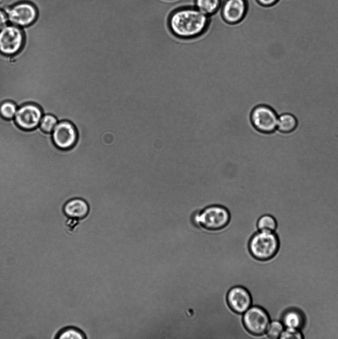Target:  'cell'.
<instances>
[{"label": "cell", "mask_w": 338, "mask_h": 339, "mask_svg": "<svg viewBox=\"0 0 338 339\" xmlns=\"http://www.w3.org/2000/svg\"><path fill=\"white\" fill-rule=\"evenodd\" d=\"M210 17L194 6H185L173 10L168 18V26L176 37L193 39L204 33L208 28Z\"/></svg>", "instance_id": "cell-1"}, {"label": "cell", "mask_w": 338, "mask_h": 339, "mask_svg": "<svg viewBox=\"0 0 338 339\" xmlns=\"http://www.w3.org/2000/svg\"><path fill=\"white\" fill-rule=\"evenodd\" d=\"M230 219L231 214L227 207L214 203L193 212L190 215V221L194 227L216 231L226 227Z\"/></svg>", "instance_id": "cell-2"}, {"label": "cell", "mask_w": 338, "mask_h": 339, "mask_svg": "<svg viewBox=\"0 0 338 339\" xmlns=\"http://www.w3.org/2000/svg\"><path fill=\"white\" fill-rule=\"evenodd\" d=\"M280 243L279 238L275 232L258 230L251 238L249 249L255 259L267 261L277 255Z\"/></svg>", "instance_id": "cell-3"}, {"label": "cell", "mask_w": 338, "mask_h": 339, "mask_svg": "<svg viewBox=\"0 0 338 339\" xmlns=\"http://www.w3.org/2000/svg\"><path fill=\"white\" fill-rule=\"evenodd\" d=\"M242 321L247 331L257 339L267 338L266 332L271 319L264 308L252 305L242 314Z\"/></svg>", "instance_id": "cell-4"}, {"label": "cell", "mask_w": 338, "mask_h": 339, "mask_svg": "<svg viewBox=\"0 0 338 339\" xmlns=\"http://www.w3.org/2000/svg\"><path fill=\"white\" fill-rule=\"evenodd\" d=\"M278 117L273 108L266 104L255 107L250 114V121L256 130L271 134L277 130Z\"/></svg>", "instance_id": "cell-5"}, {"label": "cell", "mask_w": 338, "mask_h": 339, "mask_svg": "<svg viewBox=\"0 0 338 339\" xmlns=\"http://www.w3.org/2000/svg\"><path fill=\"white\" fill-rule=\"evenodd\" d=\"M10 24L19 27L29 26L37 17V10L32 3L21 1L3 9Z\"/></svg>", "instance_id": "cell-6"}, {"label": "cell", "mask_w": 338, "mask_h": 339, "mask_svg": "<svg viewBox=\"0 0 338 339\" xmlns=\"http://www.w3.org/2000/svg\"><path fill=\"white\" fill-rule=\"evenodd\" d=\"M52 135L56 146L63 150H68L75 147L78 139V131L75 125L67 120L58 122Z\"/></svg>", "instance_id": "cell-7"}, {"label": "cell", "mask_w": 338, "mask_h": 339, "mask_svg": "<svg viewBox=\"0 0 338 339\" xmlns=\"http://www.w3.org/2000/svg\"><path fill=\"white\" fill-rule=\"evenodd\" d=\"M24 40L21 28L8 24L0 30V51L5 55H14L20 50Z\"/></svg>", "instance_id": "cell-8"}, {"label": "cell", "mask_w": 338, "mask_h": 339, "mask_svg": "<svg viewBox=\"0 0 338 339\" xmlns=\"http://www.w3.org/2000/svg\"><path fill=\"white\" fill-rule=\"evenodd\" d=\"M43 115L40 107L34 103H27L18 108L14 119L20 128L31 130L39 127Z\"/></svg>", "instance_id": "cell-9"}, {"label": "cell", "mask_w": 338, "mask_h": 339, "mask_svg": "<svg viewBox=\"0 0 338 339\" xmlns=\"http://www.w3.org/2000/svg\"><path fill=\"white\" fill-rule=\"evenodd\" d=\"M247 9V0H224L221 13L222 18L226 22L234 24L244 19Z\"/></svg>", "instance_id": "cell-10"}, {"label": "cell", "mask_w": 338, "mask_h": 339, "mask_svg": "<svg viewBox=\"0 0 338 339\" xmlns=\"http://www.w3.org/2000/svg\"><path fill=\"white\" fill-rule=\"evenodd\" d=\"M227 302L234 312L242 314L252 306V298L247 289L241 286L231 288L227 294Z\"/></svg>", "instance_id": "cell-11"}, {"label": "cell", "mask_w": 338, "mask_h": 339, "mask_svg": "<svg viewBox=\"0 0 338 339\" xmlns=\"http://www.w3.org/2000/svg\"><path fill=\"white\" fill-rule=\"evenodd\" d=\"M89 210V206L86 201L78 198L68 201L63 207L64 212L67 217L79 220L87 215Z\"/></svg>", "instance_id": "cell-12"}, {"label": "cell", "mask_w": 338, "mask_h": 339, "mask_svg": "<svg viewBox=\"0 0 338 339\" xmlns=\"http://www.w3.org/2000/svg\"><path fill=\"white\" fill-rule=\"evenodd\" d=\"M298 127L296 117L289 113H284L278 117L277 130L282 134L294 132Z\"/></svg>", "instance_id": "cell-13"}, {"label": "cell", "mask_w": 338, "mask_h": 339, "mask_svg": "<svg viewBox=\"0 0 338 339\" xmlns=\"http://www.w3.org/2000/svg\"><path fill=\"white\" fill-rule=\"evenodd\" d=\"M224 0H195L194 6L205 15L211 16L221 8Z\"/></svg>", "instance_id": "cell-14"}, {"label": "cell", "mask_w": 338, "mask_h": 339, "mask_svg": "<svg viewBox=\"0 0 338 339\" xmlns=\"http://www.w3.org/2000/svg\"><path fill=\"white\" fill-rule=\"evenodd\" d=\"M256 226L258 230L259 231L275 232L278 227V223L273 215L265 213L258 217Z\"/></svg>", "instance_id": "cell-15"}, {"label": "cell", "mask_w": 338, "mask_h": 339, "mask_svg": "<svg viewBox=\"0 0 338 339\" xmlns=\"http://www.w3.org/2000/svg\"><path fill=\"white\" fill-rule=\"evenodd\" d=\"M302 322V316L298 311L294 310L287 312L282 318V324L286 328L298 329Z\"/></svg>", "instance_id": "cell-16"}, {"label": "cell", "mask_w": 338, "mask_h": 339, "mask_svg": "<svg viewBox=\"0 0 338 339\" xmlns=\"http://www.w3.org/2000/svg\"><path fill=\"white\" fill-rule=\"evenodd\" d=\"M283 324L276 319L272 320L266 332V335L268 339H280L283 331Z\"/></svg>", "instance_id": "cell-17"}, {"label": "cell", "mask_w": 338, "mask_h": 339, "mask_svg": "<svg viewBox=\"0 0 338 339\" xmlns=\"http://www.w3.org/2000/svg\"><path fill=\"white\" fill-rule=\"evenodd\" d=\"M58 123L57 118L53 115H43L40 122L39 127L45 133H52Z\"/></svg>", "instance_id": "cell-18"}, {"label": "cell", "mask_w": 338, "mask_h": 339, "mask_svg": "<svg viewBox=\"0 0 338 339\" xmlns=\"http://www.w3.org/2000/svg\"><path fill=\"white\" fill-rule=\"evenodd\" d=\"M18 107L13 102L7 101L0 105V114L6 119H14Z\"/></svg>", "instance_id": "cell-19"}, {"label": "cell", "mask_w": 338, "mask_h": 339, "mask_svg": "<svg viewBox=\"0 0 338 339\" xmlns=\"http://www.w3.org/2000/svg\"><path fill=\"white\" fill-rule=\"evenodd\" d=\"M86 335L81 330L74 327L66 328L58 335V339H86Z\"/></svg>", "instance_id": "cell-20"}, {"label": "cell", "mask_w": 338, "mask_h": 339, "mask_svg": "<svg viewBox=\"0 0 338 339\" xmlns=\"http://www.w3.org/2000/svg\"><path fill=\"white\" fill-rule=\"evenodd\" d=\"M303 338L302 334L298 329L290 328H286L283 330L281 335V339H301Z\"/></svg>", "instance_id": "cell-21"}, {"label": "cell", "mask_w": 338, "mask_h": 339, "mask_svg": "<svg viewBox=\"0 0 338 339\" xmlns=\"http://www.w3.org/2000/svg\"><path fill=\"white\" fill-rule=\"evenodd\" d=\"M8 20L6 12L0 9V30L8 24Z\"/></svg>", "instance_id": "cell-22"}, {"label": "cell", "mask_w": 338, "mask_h": 339, "mask_svg": "<svg viewBox=\"0 0 338 339\" xmlns=\"http://www.w3.org/2000/svg\"><path fill=\"white\" fill-rule=\"evenodd\" d=\"M261 5L270 6L275 4L279 0H256Z\"/></svg>", "instance_id": "cell-23"}]
</instances>
